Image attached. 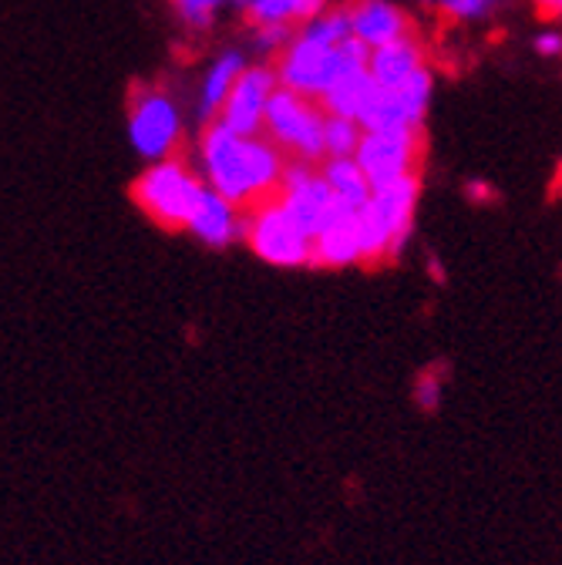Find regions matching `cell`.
Segmentation results:
<instances>
[{"label":"cell","mask_w":562,"mask_h":565,"mask_svg":"<svg viewBox=\"0 0 562 565\" xmlns=\"http://www.w3.org/2000/svg\"><path fill=\"white\" fill-rule=\"evenodd\" d=\"M536 51L542 54V57H559L562 54V34L559 31H542V34H536Z\"/></svg>","instance_id":"obj_25"},{"label":"cell","mask_w":562,"mask_h":565,"mask_svg":"<svg viewBox=\"0 0 562 565\" xmlns=\"http://www.w3.org/2000/svg\"><path fill=\"white\" fill-rule=\"evenodd\" d=\"M425 67H428L425 47H421V41L411 34L394 44H384L371 54V75H374L378 88H401L414 75H421Z\"/></svg>","instance_id":"obj_16"},{"label":"cell","mask_w":562,"mask_h":565,"mask_svg":"<svg viewBox=\"0 0 562 565\" xmlns=\"http://www.w3.org/2000/svg\"><path fill=\"white\" fill-rule=\"evenodd\" d=\"M246 54L240 47H226L223 54H216V61L205 67V75H202V85H199V98H195V115L199 121L209 128V125H216L240 75L246 71Z\"/></svg>","instance_id":"obj_13"},{"label":"cell","mask_w":562,"mask_h":565,"mask_svg":"<svg viewBox=\"0 0 562 565\" xmlns=\"http://www.w3.org/2000/svg\"><path fill=\"white\" fill-rule=\"evenodd\" d=\"M185 233H192L209 249H226V246H233L236 239L246 236V209L233 205L216 189H205V195H202V202H199Z\"/></svg>","instance_id":"obj_12"},{"label":"cell","mask_w":562,"mask_h":565,"mask_svg":"<svg viewBox=\"0 0 562 565\" xmlns=\"http://www.w3.org/2000/svg\"><path fill=\"white\" fill-rule=\"evenodd\" d=\"M246 246L276 269L314 266V239L290 220L279 199H266L246 209Z\"/></svg>","instance_id":"obj_5"},{"label":"cell","mask_w":562,"mask_h":565,"mask_svg":"<svg viewBox=\"0 0 562 565\" xmlns=\"http://www.w3.org/2000/svg\"><path fill=\"white\" fill-rule=\"evenodd\" d=\"M230 4H240L246 8L250 0H172V8L179 14V21L189 28V31H205L209 24L216 21V14Z\"/></svg>","instance_id":"obj_21"},{"label":"cell","mask_w":562,"mask_h":565,"mask_svg":"<svg viewBox=\"0 0 562 565\" xmlns=\"http://www.w3.org/2000/svg\"><path fill=\"white\" fill-rule=\"evenodd\" d=\"M432 92H435V78L425 67L401 88H374L358 121L364 131H421L432 108Z\"/></svg>","instance_id":"obj_9"},{"label":"cell","mask_w":562,"mask_h":565,"mask_svg":"<svg viewBox=\"0 0 562 565\" xmlns=\"http://www.w3.org/2000/svg\"><path fill=\"white\" fill-rule=\"evenodd\" d=\"M279 92V78H276V67H266V64H250L223 115H220V125H226L230 131L236 135H263L266 131V111H269V102L273 95Z\"/></svg>","instance_id":"obj_11"},{"label":"cell","mask_w":562,"mask_h":565,"mask_svg":"<svg viewBox=\"0 0 562 565\" xmlns=\"http://www.w3.org/2000/svg\"><path fill=\"white\" fill-rule=\"evenodd\" d=\"M279 205L290 212V220L310 236L317 239L330 223H337L343 216V205L337 202V195L330 192L324 172L310 162H290L284 185L276 192Z\"/></svg>","instance_id":"obj_8"},{"label":"cell","mask_w":562,"mask_h":565,"mask_svg":"<svg viewBox=\"0 0 562 565\" xmlns=\"http://www.w3.org/2000/svg\"><path fill=\"white\" fill-rule=\"evenodd\" d=\"M432 8L452 21H481L499 8V0H432Z\"/></svg>","instance_id":"obj_22"},{"label":"cell","mask_w":562,"mask_h":565,"mask_svg":"<svg viewBox=\"0 0 562 565\" xmlns=\"http://www.w3.org/2000/svg\"><path fill=\"white\" fill-rule=\"evenodd\" d=\"M417 199H421L417 175L374 189L371 202L358 212L361 239H364V266H381L404 253L414 230Z\"/></svg>","instance_id":"obj_2"},{"label":"cell","mask_w":562,"mask_h":565,"mask_svg":"<svg viewBox=\"0 0 562 565\" xmlns=\"http://www.w3.org/2000/svg\"><path fill=\"white\" fill-rule=\"evenodd\" d=\"M297 38V31L294 28H284V24H269V28H256V34H253V47L259 51V54H284L287 47H290V41Z\"/></svg>","instance_id":"obj_24"},{"label":"cell","mask_w":562,"mask_h":565,"mask_svg":"<svg viewBox=\"0 0 562 565\" xmlns=\"http://www.w3.org/2000/svg\"><path fill=\"white\" fill-rule=\"evenodd\" d=\"M488 189H491L488 182H468V195H471V199H481V202H485V199H491V192H488Z\"/></svg>","instance_id":"obj_27"},{"label":"cell","mask_w":562,"mask_h":565,"mask_svg":"<svg viewBox=\"0 0 562 565\" xmlns=\"http://www.w3.org/2000/svg\"><path fill=\"white\" fill-rule=\"evenodd\" d=\"M361 138H364L361 121H354V118H340V115H327V131H324L327 159H347V156H358Z\"/></svg>","instance_id":"obj_20"},{"label":"cell","mask_w":562,"mask_h":565,"mask_svg":"<svg viewBox=\"0 0 562 565\" xmlns=\"http://www.w3.org/2000/svg\"><path fill=\"white\" fill-rule=\"evenodd\" d=\"M330 8V0H250L243 8L253 28H269V24H284L300 31L314 18H320Z\"/></svg>","instance_id":"obj_19"},{"label":"cell","mask_w":562,"mask_h":565,"mask_svg":"<svg viewBox=\"0 0 562 565\" xmlns=\"http://www.w3.org/2000/svg\"><path fill=\"white\" fill-rule=\"evenodd\" d=\"M205 179L179 159L156 162L131 185L135 205L162 230H189L195 209L205 195Z\"/></svg>","instance_id":"obj_3"},{"label":"cell","mask_w":562,"mask_h":565,"mask_svg":"<svg viewBox=\"0 0 562 565\" xmlns=\"http://www.w3.org/2000/svg\"><path fill=\"white\" fill-rule=\"evenodd\" d=\"M374 88H378V82L371 75V64H364V67H347L343 64L340 78L327 88V95L320 98V105H324L327 115H340V118H354L358 121L364 115Z\"/></svg>","instance_id":"obj_17"},{"label":"cell","mask_w":562,"mask_h":565,"mask_svg":"<svg viewBox=\"0 0 562 565\" xmlns=\"http://www.w3.org/2000/svg\"><path fill=\"white\" fill-rule=\"evenodd\" d=\"M128 141L146 162H169L182 141V111L162 88H135L128 105Z\"/></svg>","instance_id":"obj_6"},{"label":"cell","mask_w":562,"mask_h":565,"mask_svg":"<svg viewBox=\"0 0 562 565\" xmlns=\"http://www.w3.org/2000/svg\"><path fill=\"white\" fill-rule=\"evenodd\" d=\"M320 172H324L330 192L337 195V202L347 212H361L371 202L374 185H371L368 172L361 169V162L354 156H347V159H324L320 162Z\"/></svg>","instance_id":"obj_18"},{"label":"cell","mask_w":562,"mask_h":565,"mask_svg":"<svg viewBox=\"0 0 562 565\" xmlns=\"http://www.w3.org/2000/svg\"><path fill=\"white\" fill-rule=\"evenodd\" d=\"M354 159L374 189L411 179L421 162V131H364Z\"/></svg>","instance_id":"obj_10"},{"label":"cell","mask_w":562,"mask_h":565,"mask_svg":"<svg viewBox=\"0 0 562 565\" xmlns=\"http://www.w3.org/2000/svg\"><path fill=\"white\" fill-rule=\"evenodd\" d=\"M445 401V377L438 367H428L414 377V404L421 411H438V404Z\"/></svg>","instance_id":"obj_23"},{"label":"cell","mask_w":562,"mask_h":565,"mask_svg":"<svg viewBox=\"0 0 562 565\" xmlns=\"http://www.w3.org/2000/svg\"><path fill=\"white\" fill-rule=\"evenodd\" d=\"M324 131H327V111L317 98H307L300 92L279 88L269 102L266 111V138L294 162H324L327 146H324Z\"/></svg>","instance_id":"obj_4"},{"label":"cell","mask_w":562,"mask_h":565,"mask_svg":"<svg viewBox=\"0 0 562 565\" xmlns=\"http://www.w3.org/2000/svg\"><path fill=\"white\" fill-rule=\"evenodd\" d=\"M347 11H350V28H354V38L364 41L371 51H378L384 44H394V41L411 34L407 14L397 4H391V0H354Z\"/></svg>","instance_id":"obj_14"},{"label":"cell","mask_w":562,"mask_h":565,"mask_svg":"<svg viewBox=\"0 0 562 565\" xmlns=\"http://www.w3.org/2000/svg\"><path fill=\"white\" fill-rule=\"evenodd\" d=\"M340 47L324 44V41L297 31L290 47L276 57L279 88H290V92H300V95L320 102L327 95V88L340 78V71H343V51Z\"/></svg>","instance_id":"obj_7"},{"label":"cell","mask_w":562,"mask_h":565,"mask_svg":"<svg viewBox=\"0 0 562 565\" xmlns=\"http://www.w3.org/2000/svg\"><path fill=\"white\" fill-rule=\"evenodd\" d=\"M314 266H324V269L364 266V239H361L358 212H343L337 223H330L314 239Z\"/></svg>","instance_id":"obj_15"},{"label":"cell","mask_w":562,"mask_h":565,"mask_svg":"<svg viewBox=\"0 0 562 565\" xmlns=\"http://www.w3.org/2000/svg\"><path fill=\"white\" fill-rule=\"evenodd\" d=\"M290 159L266 135H236L226 125H209L199 138V175L240 209L276 199Z\"/></svg>","instance_id":"obj_1"},{"label":"cell","mask_w":562,"mask_h":565,"mask_svg":"<svg viewBox=\"0 0 562 565\" xmlns=\"http://www.w3.org/2000/svg\"><path fill=\"white\" fill-rule=\"evenodd\" d=\"M536 4V11L542 14V18H549V21H559L562 18V0H532Z\"/></svg>","instance_id":"obj_26"}]
</instances>
